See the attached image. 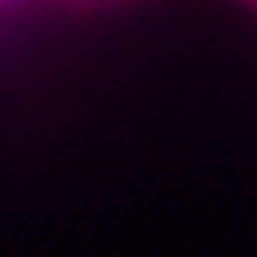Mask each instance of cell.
I'll return each mask as SVG.
<instances>
[{"mask_svg":"<svg viewBox=\"0 0 257 257\" xmlns=\"http://www.w3.org/2000/svg\"><path fill=\"white\" fill-rule=\"evenodd\" d=\"M0 5H9V0H0Z\"/></svg>","mask_w":257,"mask_h":257,"instance_id":"1","label":"cell"}]
</instances>
